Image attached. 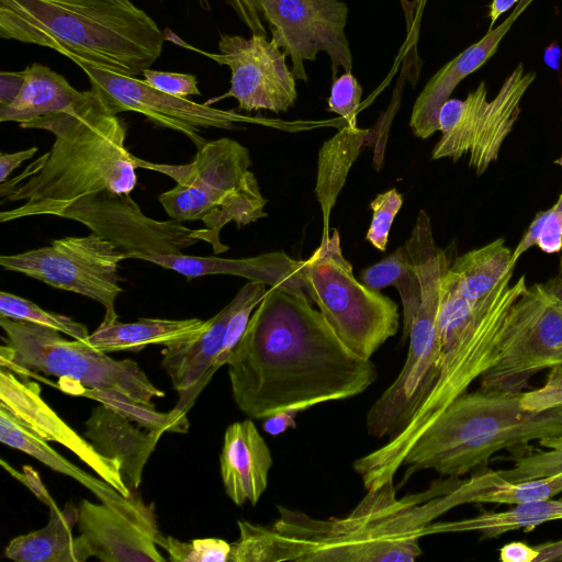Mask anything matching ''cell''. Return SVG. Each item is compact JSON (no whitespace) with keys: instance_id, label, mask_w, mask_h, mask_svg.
Returning a JSON list of instances; mask_svg holds the SVG:
<instances>
[{"instance_id":"cell-1","label":"cell","mask_w":562,"mask_h":562,"mask_svg":"<svg viewBox=\"0 0 562 562\" xmlns=\"http://www.w3.org/2000/svg\"><path fill=\"white\" fill-rule=\"evenodd\" d=\"M226 364L237 407L255 419L353 397L378 376L307 295L282 286L267 290Z\"/></svg>"},{"instance_id":"cell-2","label":"cell","mask_w":562,"mask_h":562,"mask_svg":"<svg viewBox=\"0 0 562 562\" xmlns=\"http://www.w3.org/2000/svg\"><path fill=\"white\" fill-rule=\"evenodd\" d=\"M487 487L482 472L434 482L424 492L397 498L391 479L367 490L346 517L316 519L280 507L272 526H251L248 546L258 562H413L422 554L419 539L439 533L434 520L456 506L475 503Z\"/></svg>"},{"instance_id":"cell-3","label":"cell","mask_w":562,"mask_h":562,"mask_svg":"<svg viewBox=\"0 0 562 562\" xmlns=\"http://www.w3.org/2000/svg\"><path fill=\"white\" fill-rule=\"evenodd\" d=\"M52 133L50 149L20 175L0 183V222L58 216L75 201L102 191L131 194L137 183L135 156L125 145V122L92 89L80 91L67 109L20 124Z\"/></svg>"},{"instance_id":"cell-4","label":"cell","mask_w":562,"mask_h":562,"mask_svg":"<svg viewBox=\"0 0 562 562\" xmlns=\"http://www.w3.org/2000/svg\"><path fill=\"white\" fill-rule=\"evenodd\" d=\"M448 270L437 322L440 364L436 382L400 434L353 462L366 490L394 479L419 436L495 363L507 313L527 289L524 276L513 285L507 277L488 295L471 302L457 290Z\"/></svg>"},{"instance_id":"cell-5","label":"cell","mask_w":562,"mask_h":562,"mask_svg":"<svg viewBox=\"0 0 562 562\" xmlns=\"http://www.w3.org/2000/svg\"><path fill=\"white\" fill-rule=\"evenodd\" d=\"M0 37L131 77L150 68L165 42L131 0H0Z\"/></svg>"},{"instance_id":"cell-6","label":"cell","mask_w":562,"mask_h":562,"mask_svg":"<svg viewBox=\"0 0 562 562\" xmlns=\"http://www.w3.org/2000/svg\"><path fill=\"white\" fill-rule=\"evenodd\" d=\"M521 393L480 387L458 396L406 454L402 483L422 470L460 477L503 449L562 437V405L527 412L520 406Z\"/></svg>"},{"instance_id":"cell-7","label":"cell","mask_w":562,"mask_h":562,"mask_svg":"<svg viewBox=\"0 0 562 562\" xmlns=\"http://www.w3.org/2000/svg\"><path fill=\"white\" fill-rule=\"evenodd\" d=\"M137 168L149 169L173 179L176 186L158 201L170 220L201 221L199 238L212 246L215 255L228 250L220 239L224 226H245L266 217L257 178L249 170V150L228 137L206 142L184 165L151 162L135 157Z\"/></svg>"},{"instance_id":"cell-8","label":"cell","mask_w":562,"mask_h":562,"mask_svg":"<svg viewBox=\"0 0 562 562\" xmlns=\"http://www.w3.org/2000/svg\"><path fill=\"white\" fill-rule=\"evenodd\" d=\"M0 326L4 331L1 367L22 378L54 375L70 394L78 387L110 390L146 405L165 394L131 359H113L86 341L67 340L60 331L30 322L0 316Z\"/></svg>"},{"instance_id":"cell-9","label":"cell","mask_w":562,"mask_h":562,"mask_svg":"<svg viewBox=\"0 0 562 562\" xmlns=\"http://www.w3.org/2000/svg\"><path fill=\"white\" fill-rule=\"evenodd\" d=\"M300 278L339 339L355 353L371 357L400 327L397 304L359 282L344 257L337 228L322 237L321 245L302 260Z\"/></svg>"},{"instance_id":"cell-10","label":"cell","mask_w":562,"mask_h":562,"mask_svg":"<svg viewBox=\"0 0 562 562\" xmlns=\"http://www.w3.org/2000/svg\"><path fill=\"white\" fill-rule=\"evenodd\" d=\"M562 366V280L536 283L510 306L498 358L481 376L485 391L521 393L544 369Z\"/></svg>"},{"instance_id":"cell-11","label":"cell","mask_w":562,"mask_h":562,"mask_svg":"<svg viewBox=\"0 0 562 562\" xmlns=\"http://www.w3.org/2000/svg\"><path fill=\"white\" fill-rule=\"evenodd\" d=\"M416 273L420 282V303L409 325L403 330L408 337L405 363L394 382L369 408L367 432L373 438H392L409 423L418 406L436 382L440 364L438 312L443 270L436 265H423Z\"/></svg>"},{"instance_id":"cell-12","label":"cell","mask_w":562,"mask_h":562,"mask_svg":"<svg viewBox=\"0 0 562 562\" xmlns=\"http://www.w3.org/2000/svg\"><path fill=\"white\" fill-rule=\"evenodd\" d=\"M535 79L536 72L526 71L519 64L492 101L487 100L485 81H481L464 100L448 99L439 112L441 137L431 158L457 161L469 155V166L482 175L497 159L520 114L521 99Z\"/></svg>"},{"instance_id":"cell-13","label":"cell","mask_w":562,"mask_h":562,"mask_svg":"<svg viewBox=\"0 0 562 562\" xmlns=\"http://www.w3.org/2000/svg\"><path fill=\"white\" fill-rule=\"evenodd\" d=\"M125 259L110 241L91 233L55 239L22 254L2 255L0 266L94 300L104 307L103 322H112L117 319L115 301L123 292L119 263Z\"/></svg>"},{"instance_id":"cell-14","label":"cell","mask_w":562,"mask_h":562,"mask_svg":"<svg viewBox=\"0 0 562 562\" xmlns=\"http://www.w3.org/2000/svg\"><path fill=\"white\" fill-rule=\"evenodd\" d=\"M271 41L291 58L295 79L307 81L304 63L319 52L330 60L331 78L351 71L352 55L345 33L348 7L340 0H260Z\"/></svg>"},{"instance_id":"cell-15","label":"cell","mask_w":562,"mask_h":562,"mask_svg":"<svg viewBox=\"0 0 562 562\" xmlns=\"http://www.w3.org/2000/svg\"><path fill=\"white\" fill-rule=\"evenodd\" d=\"M58 217L83 224L127 259L143 260L151 254H182L183 249L201 241L200 228H190L175 220H154L140 211L130 194L111 191L81 198Z\"/></svg>"},{"instance_id":"cell-16","label":"cell","mask_w":562,"mask_h":562,"mask_svg":"<svg viewBox=\"0 0 562 562\" xmlns=\"http://www.w3.org/2000/svg\"><path fill=\"white\" fill-rule=\"evenodd\" d=\"M87 75L91 89L103 100L114 114L137 112L154 124L183 134L196 148L206 140L201 135L202 128L232 130L236 123L247 122L248 117L235 111H227L196 103L159 91L135 77L121 75L77 61Z\"/></svg>"},{"instance_id":"cell-17","label":"cell","mask_w":562,"mask_h":562,"mask_svg":"<svg viewBox=\"0 0 562 562\" xmlns=\"http://www.w3.org/2000/svg\"><path fill=\"white\" fill-rule=\"evenodd\" d=\"M218 50L202 53L231 69V88L204 104L234 98L240 110H269L274 113L286 112L294 104L297 97L296 79L286 65V55L267 36L252 34L250 38H245L223 34Z\"/></svg>"},{"instance_id":"cell-18","label":"cell","mask_w":562,"mask_h":562,"mask_svg":"<svg viewBox=\"0 0 562 562\" xmlns=\"http://www.w3.org/2000/svg\"><path fill=\"white\" fill-rule=\"evenodd\" d=\"M77 527L90 558L103 562H165L157 549L161 536L154 504L137 491L128 497L78 505Z\"/></svg>"},{"instance_id":"cell-19","label":"cell","mask_w":562,"mask_h":562,"mask_svg":"<svg viewBox=\"0 0 562 562\" xmlns=\"http://www.w3.org/2000/svg\"><path fill=\"white\" fill-rule=\"evenodd\" d=\"M0 402L43 439L63 445L123 496L131 495L122 476L121 462L101 456L88 439L67 425L44 401L36 382L1 367Z\"/></svg>"},{"instance_id":"cell-20","label":"cell","mask_w":562,"mask_h":562,"mask_svg":"<svg viewBox=\"0 0 562 562\" xmlns=\"http://www.w3.org/2000/svg\"><path fill=\"white\" fill-rule=\"evenodd\" d=\"M533 0H519L510 14L496 27L487 30L476 43L470 45L445 64L418 94L411 115L409 127L422 139L439 131V112L452 91L469 75L483 66L497 52L504 36Z\"/></svg>"},{"instance_id":"cell-21","label":"cell","mask_w":562,"mask_h":562,"mask_svg":"<svg viewBox=\"0 0 562 562\" xmlns=\"http://www.w3.org/2000/svg\"><path fill=\"white\" fill-rule=\"evenodd\" d=\"M272 464L270 449L251 419L226 428L220 468L225 493L235 505L259 502Z\"/></svg>"},{"instance_id":"cell-22","label":"cell","mask_w":562,"mask_h":562,"mask_svg":"<svg viewBox=\"0 0 562 562\" xmlns=\"http://www.w3.org/2000/svg\"><path fill=\"white\" fill-rule=\"evenodd\" d=\"M235 305L236 301L233 299L209 318L203 331L188 340L165 347L161 366L179 393L176 408L188 412L215 373L213 367L222 350L226 326Z\"/></svg>"},{"instance_id":"cell-23","label":"cell","mask_w":562,"mask_h":562,"mask_svg":"<svg viewBox=\"0 0 562 562\" xmlns=\"http://www.w3.org/2000/svg\"><path fill=\"white\" fill-rule=\"evenodd\" d=\"M143 260L176 271L187 278L229 274L260 281L270 286H282L294 293L305 294L299 271L302 260L284 252H269L257 257L227 259L214 256L201 257L184 254H151Z\"/></svg>"},{"instance_id":"cell-24","label":"cell","mask_w":562,"mask_h":562,"mask_svg":"<svg viewBox=\"0 0 562 562\" xmlns=\"http://www.w3.org/2000/svg\"><path fill=\"white\" fill-rule=\"evenodd\" d=\"M162 434L135 428L127 417L104 404L92 409L85 430V437L101 456L121 462L122 476L131 492L139 487L144 467Z\"/></svg>"},{"instance_id":"cell-25","label":"cell","mask_w":562,"mask_h":562,"mask_svg":"<svg viewBox=\"0 0 562 562\" xmlns=\"http://www.w3.org/2000/svg\"><path fill=\"white\" fill-rule=\"evenodd\" d=\"M78 507L49 508V520L41 529L10 540L3 555L16 562H85L90 555L79 537L72 536Z\"/></svg>"},{"instance_id":"cell-26","label":"cell","mask_w":562,"mask_h":562,"mask_svg":"<svg viewBox=\"0 0 562 562\" xmlns=\"http://www.w3.org/2000/svg\"><path fill=\"white\" fill-rule=\"evenodd\" d=\"M209 319H162L140 318L132 323L117 319L102 322L89 335L88 344L102 352L134 351L137 352L150 345L169 346L188 340L201 331Z\"/></svg>"},{"instance_id":"cell-27","label":"cell","mask_w":562,"mask_h":562,"mask_svg":"<svg viewBox=\"0 0 562 562\" xmlns=\"http://www.w3.org/2000/svg\"><path fill=\"white\" fill-rule=\"evenodd\" d=\"M25 79L16 99L0 106L1 122L23 124L67 109L78 98L76 90L60 74L33 63L24 68Z\"/></svg>"},{"instance_id":"cell-28","label":"cell","mask_w":562,"mask_h":562,"mask_svg":"<svg viewBox=\"0 0 562 562\" xmlns=\"http://www.w3.org/2000/svg\"><path fill=\"white\" fill-rule=\"evenodd\" d=\"M368 130L345 125L321 147L315 194L323 213V235L330 234L329 218L348 172L369 137Z\"/></svg>"},{"instance_id":"cell-29","label":"cell","mask_w":562,"mask_h":562,"mask_svg":"<svg viewBox=\"0 0 562 562\" xmlns=\"http://www.w3.org/2000/svg\"><path fill=\"white\" fill-rule=\"evenodd\" d=\"M0 441L10 448L20 450L35 458L54 471L76 480L92 492L101 502L123 497L120 492L104 480L92 476L60 456L45 439L24 424L1 402Z\"/></svg>"},{"instance_id":"cell-30","label":"cell","mask_w":562,"mask_h":562,"mask_svg":"<svg viewBox=\"0 0 562 562\" xmlns=\"http://www.w3.org/2000/svg\"><path fill=\"white\" fill-rule=\"evenodd\" d=\"M516 262L503 238L465 252L449 267L457 290L469 301L488 295L505 278L513 276Z\"/></svg>"},{"instance_id":"cell-31","label":"cell","mask_w":562,"mask_h":562,"mask_svg":"<svg viewBox=\"0 0 562 562\" xmlns=\"http://www.w3.org/2000/svg\"><path fill=\"white\" fill-rule=\"evenodd\" d=\"M562 519V498L516 504L504 512H482L460 520L441 521V532L479 531L487 538L524 529L531 530L548 521Z\"/></svg>"},{"instance_id":"cell-32","label":"cell","mask_w":562,"mask_h":562,"mask_svg":"<svg viewBox=\"0 0 562 562\" xmlns=\"http://www.w3.org/2000/svg\"><path fill=\"white\" fill-rule=\"evenodd\" d=\"M360 280L372 290L395 286L403 305V330L409 325L420 303V282L409 262L404 245L381 261L364 269Z\"/></svg>"},{"instance_id":"cell-33","label":"cell","mask_w":562,"mask_h":562,"mask_svg":"<svg viewBox=\"0 0 562 562\" xmlns=\"http://www.w3.org/2000/svg\"><path fill=\"white\" fill-rule=\"evenodd\" d=\"M72 395L95 400L117 411L130 420L136 422L147 430L187 432L189 428L187 412L176 407L169 413H159L155 411L154 405L138 403L120 392L110 390L78 387Z\"/></svg>"},{"instance_id":"cell-34","label":"cell","mask_w":562,"mask_h":562,"mask_svg":"<svg viewBox=\"0 0 562 562\" xmlns=\"http://www.w3.org/2000/svg\"><path fill=\"white\" fill-rule=\"evenodd\" d=\"M562 492V472L518 481H502L481 493L476 503L524 504L552 499Z\"/></svg>"},{"instance_id":"cell-35","label":"cell","mask_w":562,"mask_h":562,"mask_svg":"<svg viewBox=\"0 0 562 562\" xmlns=\"http://www.w3.org/2000/svg\"><path fill=\"white\" fill-rule=\"evenodd\" d=\"M0 316L46 326L86 342L90 335L83 324L66 315L45 311L30 300L4 291L0 292Z\"/></svg>"},{"instance_id":"cell-36","label":"cell","mask_w":562,"mask_h":562,"mask_svg":"<svg viewBox=\"0 0 562 562\" xmlns=\"http://www.w3.org/2000/svg\"><path fill=\"white\" fill-rule=\"evenodd\" d=\"M539 445L544 450L497 458L512 461L513 467L496 470V475L506 482H518L562 472V437L541 439Z\"/></svg>"},{"instance_id":"cell-37","label":"cell","mask_w":562,"mask_h":562,"mask_svg":"<svg viewBox=\"0 0 562 562\" xmlns=\"http://www.w3.org/2000/svg\"><path fill=\"white\" fill-rule=\"evenodd\" d=\"M266 285L260 281H249L234 296L236 305L228 319L223 347L213 367L214 371L227 363L228 357L240 340L254 310L267 292Z\"/></svg>"},{"instance_id":"cell-38","label":"cell","mask_w":562,"mask_h":562,"mask_svg":"<svg viewBox=\"0 0 562 562\" xmlns=\"http://www.w3.org/2000/svg\"><path fill=\"white\" fill-rule=\"evenodd\" d=\"M158 546L169 554L173 562H228L231 543L218 538L194 539L182 542L171 536L159 538Z\"/></svg>"},{"instance_id":"cell-39","label":"cell","mask_w":562,"mask_h":562,"mask_svg":"<svg viewBox=\"0 0 562 562\" xmlns=\"http://www.w3.org/2000/svg\"><path fill=\"white\" fill-rule=\"evenodd\" d=\"M402 204V194L396 189L378 194L370 203L372 218L366 239L380 251L386 249L392 223Z\"/></svg>"},{"instance_id":"cell-40","label":"cell","mask_w":562,"mask_h":562,"mask_svg":"<svg viewBox=\"0 0 562 562\" xmlns=\"http://www.w3.org/2000/svg\"><path fill=\"white\" fill-rule=\"evenodd\" d=\"M362 87L347 71L333 80L328 98V110L341 116L348 125L357 126V112L361 102Z\"/></svg>"},{"instance_id":"cell-41","label":"cell","mask_w":562,"mask_h":562,"mask_svg":"<svg viewBox=\"0 0 562 562\" xmlns=\"http://www.w3.org/2000/svg\"><path fill=\"white\" fill-rule=\"evenodd\" d=\"M562 405V366L550 369L546 383L536 390L522 392L520 406L527 412H542Z\"/></svg>"},{"instance_id":"cell-42","label":"cell","mask_w":562,"mask_h":562,"mask_svg":"<svg viewBox=\"0 0 562 562\" xmlns=\"http://www.w3.org/2000/svg\"><path fill=\"white\" fill-rule=\"evenodd\" d=\"M142 75L146 83L168 94L180 98L201 95L194 75L153 70L150 68L145 69Z\"/></svg>"},{"instance_id":"cell-43","label":"cell","mask_w":562,"mask_h":562,"mask_svg":"<svg viewBox=\"0 0 562 562\" xmlns=\"http://www.w3.org/2000/svg\"><path fill=\"white\" fill-rule=\"evenodd\" d=\"M544 223L541 228L537 245L547 252H559L562 249V192L558 201L543 211Z\"/></svg>"},{"instance_id":"cell-44","label":"cell","mask_w":562,"mask_h":562,"mask_svg":"<svg viewBox=\"0 0 562 562\" xmlns=\"http://www.w3.org/2000/svg\"><path fill=\"white\" fill-rule=\"evenodd\" d=\"M226 2L251 34L267 36L268 32L263 25L260 11V0H226ZM198 3L201 9L205 11L211 10L210 0H198Z\"/></svg>"},{"instance_id":"cell-45","label":"cell","mask_w":562,"mask_h":562,"mask_svg":"<svg viewBox=\"0 0 562 562\" xmlns=\"http://www.w3.org/2000/svg\"><path fill=\"white\" fill-rule=\"evenodd\" d=\"M2 468L9 472L11 476L25 485L42 503L48 508L56 507L57 504L48 493L47 488L40 479L38 473L30 465H24L22 472H18L11 464L3 459L0 460Z\"/></svg>"},{"instance_id":"cell-46","label":"cell","mask_w":562,"mask_h":562,"mask_svg":"<svg viewBox=\"0 0 562 562\" xmlns=\"http://www.w3.org/2000/svg\"><path fill=\"white\" fill-rule=\"evenodd\" d=\"M25 79V70L0 72V106L11 104L19 95Z\"/></svg>"},{"instance_id":"cell-47","label":"cell","mask_w":562,"mask_h":562,"mask_svg":"<svg viewBox=\"0 0 562 562\" xmlns=\"http://www.w3.org/2000/svg\"><path fill=\"white\" fill-rule=\"evenodd\" d=\"M297 413V409H283L273 413L263 418L262 428L272 436L283 434L288 429L296 427L295 417Z\"/></svg>"},{"instance_id":"cell-48","label":"cell","mask_w":562,"mask_h":562,"mask_svg":"<svg viewBox=\"0 0 562 562\" xmlns=\"http://www.w3.org/2000/svg\"><path fill=\"white\" fill-rule=\"evenodd\" d=\"M537 557V548L521 541L506 543L499 550V560L503 562H533Z\"/></svg>"},{"instance_id":"cell-49","label":"cell","mask_w":562,"mask_h":562,"mask_svg":"<svg viewBox=\"0 0 562 562\" xmlns=\"http://www.w3.org/2000/svg\"><path fill=\"white\" fill-rule=\"evenodd\" d=\"M37 147H31L24 150L7 154L1 153L0 155V183L5 182L9 176L16 169L22 162L31 159L36 153Z\"/></svg>"},{"instance_id":"cell-50","label":"cell","mask_w":562,"mask_h":562,"mask_svg":"<svg viewBox=\"0 0 562 562\" xmlns=\"http://www.w3.org/2000/svg\"><path fill=\"white\" fill-rule=\"evenodd\" d=\"M536 548L538 550L536 562L562 561V539L546 542Z\"/></svg>"},{"instance_id":"cell-51","label":"cell","mask_w":562,"mask_h":562,"mask_svg":"<svg viewBox=\"0 0 562 562\" xmlns=\"http://www.w3.org/2000/svg\"><path fill=\"white\" fill-rule=\"evenodd\" d=\"M518 1L519 0H493L488 13V18L491 20L488 30L494 29V24L498 18L512 9Z\"/></svg>"},{"instance_id":"cell-52","label":"cell","mask_w":562,"mask_h":562,"mask_svg":"<svg viewBox=\"0 0 562 562\" xmlns=\"http://www.w3.org/2000/svg\"><path fill=\"white\" fill-rule=\"evenodd\" d=\"M559 278L562 280V254H561V258H560V274H559Z\"/></svg>"},{"instance_id":"cell-53","label":"cell","mask_w":562,"mask_h":562,"mask_svg":"<svg viewBox=\"0 0 562 562\" xmlns=\"http://www.w3.org/2000/svg\"><path fill=\"white\" fill-rule=\"evenodd\" d=\"M555 164L558 165H561L562 166V156L555 161Z\"/></svg>"}]
</instances>
